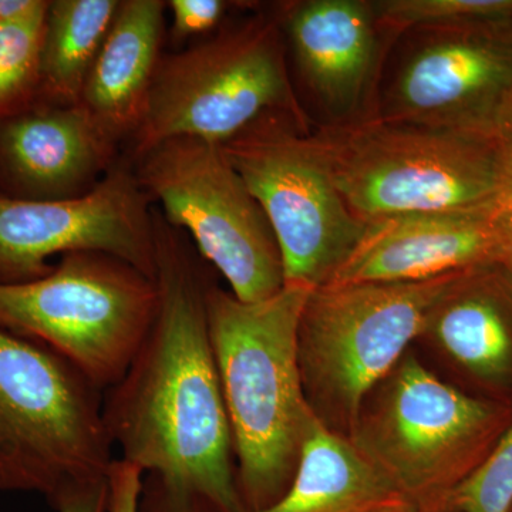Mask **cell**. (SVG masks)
<instances>
[{
	"instance_id": "1",
	"label": "cell",
	"mask_w": 512,
	"mask_h": 512,
	"mask_svg": "<svg viewBox=\"0 0 512 512\" xmlns=\"http://www.w3.org/2000/svg\"><path fill=\"white\" fill-rule=\"evenodd\" d=\"M156 318L126 375L103 394V419L121 460L197 494L221 512H247L212 350L200 262L183 232L154 210Z\"/></svg>"
},
{
	"instance_id": "2",
	"label": "cell",
	"mask_w": 512,
	"mask_h": 512,
	"mask_svg": "<svg viewBox=\"0 0 512 512\" xmlns=\"http://www.w3.org/2000/svg\"><path fill=\"white\" fill-rule=\"evenodd\" d=\"M313 288L285 284L258 302H242L211 285L207 293L212 350L247 512L281 500L298 467L315 413L303 389L298 332Z\"/></svg>"
},
{
	"instance_id": "3",
	"label": "cell",
	"mask_w": 512,
	"mask_h": 512,
	"mask_svg": "<svg viewBox=\"0 0 512 512\" xmlns=\"http://www.w3.org/2000/svg\"><path fill=\"white\" fill-rule=\"evenodd\" d=\"M350 211L369 222L467 211L503 198L512 138L372 116L309 131Z\"/></svg>"
},
{
	"instance_id": "4",
	"label": "cell",
	"mask_w": 512,
	"mask_h": 512,
	"mask_svg": "<svg viewBox=\"0 0 512 512\" xmlns=\"http://www.w3.org/2000/svg\"><path fill=\"white\" fill-rule=\"evenodd\" d=\"M113 447L101 390L53 350L0 329V493L55 504L106 480Z\"/></svg>"
},
{
	"instance_id": "5",
	"label": "cell",
	"mask_w": 512,
	"mask_h": 512,
	"mask_svg": "<svg viewBox=\"0 0 512 512\" xmlns=\"http://www.w3.org/2000/svg\"><path fill=\"white\" fill-rule=\"evenodd\" d=\"M467 271V269H466ZM313 288L299 322L303 389L315 416L349 437L369 394L423 338L458 276Z\"/></svg>"
},
{
	"instance_id": "6",
	"label": "cell",
	"mask_w": 512,
	"mask_h": 512,
	"mask_svg": "<svg viewBox=\"0 0 512 512\" xmlns=\"http://www.w3.org/2000/svg\"><path fill=\"white\" fill-rule=\"evenodd\" d=\"M269 114L308 128L289 79L278 15H256L161 56L143 120L130 138L131 160L171 138L222 144Z\"/></svg>"
},
{
	"instance_id": "7",
	"label": "cell",
	"mask_w": 512,
	"mask_h": 512,
	"mask_svg": "<svg viewBox=\"0 0 512 512\" xmlns=\"http://www.w3.org/2000/svg\"><path fill=\"white\" fill-rule=\"evenodd\" d=\"M158 305L156 279L116 256L72 252L26 284H0V329L53 350L101 392L126 375Z\"/></svg>"
},
{
	"instance_id": "8",
	"label": "cell",
	"mask_w": 512,
	"mask_h": 512,
	"mask_svg": "<svg viewBox=\"0 0 512 512\" xmlns=\"http://www.w3.org/2000/svg\"><path fill=\"white\" fill-rule=\"evenodd\" d=\"M497 404L444 383L413 355L373 390L349 439L417 507L444 500L505 431Z\"/></svg>"
},
{
	"instance_id": "9",
	"label": "cell",
	"mask_w": 512,
	"mask_h": 512,
	"mask_svg": "<svg viewBox=\"0 0 512 512\" xmlns=\"http://www.w3.org/2000/svg\"><path fill=\"white\" fill-rule=\"evenodd\" d=\"M134 164L138 184L150 200L160 202L164 220L190 235L235 298L258 302L284 288L271 224L221 144L171 138Z\"/></svg>"
},
{
	"instance_id": "10",
	"label": "cell",
	"mask_w": 512,
	"mask_h": 512,
	"mask_svg": "<svg viewBox=\"0 0 512 512\" xmlns=\"http://www.w3.org/2000/svg\"><path fill=\"white\" fill-rule=\"evenodd\" d=\"M221 146L271 224L285 284H328L367 224L343 200L309 128L284 114H269Z\"/></svg>"
},
{
	"instance_id": "11",
	"label": "cell",
	"mask_w": 512,
	"mask_h": 512,
	"mask_svg": "<svg viewBox=\"0 0 512 512\" xmlns=\"http://www.w3.org/2000/svg\"><path fill=\"white\" fill-rule=\"evenodd\" d=\"M407 33L375 116L512 138V20Z\"/></svg>"
},
{
	"instance_id": "12",
	"label": "cell",
	"mask_w": 512,
	"mask_h": 512,
	"mask_svg": "<svg viewBox=\"0 0 512 512\" xmlns=\"http://www.w3.org/2000/svg\"><path fill=\"white\" fill-rule=\"evenodd\" d=\"M72 252L116 256L156 278L154 210L133 168L114 165L93 190L67 200L0 194V284L43 278L50 258Z\"/></svg>"
},
{
	"instance_id": "13",
	"label": "cell",
	"mask_w": 512,
	"mask_h": 512,
	"mask_svg": "<svg viewBox=\"0 0 512 512\" xmlns=\"http://www.w3.org/2000/svg\"><path fill=\"white\" fill-rule=\"evenodd\" d=\"M512 259V222L500 201L467 211L397 215L369 222L328 284L424 281Z\"/></svg>"
},
{
	"instance_id": "14",
	"label": "cell",
	"mask_w": 512,
	"mask_h": 512,
	"mask_svg": "<svg viewBox=\"0 0 512 512\" xmlns=\"http://www.w3.org/2000/svg\"><path fill=\"white\" fill-rule=\"evenodd\" d=\"M278 19L303 82L333 117L329 124L372 117L366 107L387 42L373 2H289Z\"/></svg>"
},
{
	"instance_id": "15",
	"label": "cell",
	"mask_w": 512,
	"mask_h": 512,
	"mask_svg": "<svg viewBox=\"0 0 512 512\" xmlns=\"http://www.w3.org/2000/svg\"><path fill=\"white\" fill-rule=\"evenodd\" d=\"M117 147L79 104L35 103L0 120V194L29 201L80 197L116 165Z\"/></svg>"
},
{
	"instance_id": "16",
	"label": "cell",
	"mask_w": 512,
	"mask_h": 512,
	"mask_svg": "<svg viewBox=\"0 0 512 512\" xmlns=\"http://www.w3.org/2000/svg\"><path fill=\"white\" fill-rule=\"evenodd\" d=\"M167 3L124 0L86 84L79 106L96 126L120 144L143 120L160 63Z\"/></svg>"
},
{
	"instance_id": "17",
	"label": "cell",
	"mask_w": 512,
	"mask_h": 512,
	"mask_svg": "<svg viewBox=\"0 0 512 512\" xmlns=\"http://www.w3.org/2000/svg\"><path fill=\"white\" fill-rule=\"evenodd\" d=\"M423 338L478 379H511L512 259L458 276L434 309Z\"/></svg>"
},
{
	"instance_id": "18",
	"label": "cell",
	"mask_w": 512,
	"mask_h": 512,
	"mask_svg": "<svg viewBox=\"0 0 512 512\" xmlns=\"http://www.w3.org/2000/svg\"><path fill=\"white\" fill-rule=\"evenodd\" d=\"M409 501L353 444L316 417L281 500L259 512H384Z\"/></svg>"
},
{
	"instance_id": "19",
	"label": "cell",
	"mask_w": 512,
	"mask_h": 512,
	"mask_svg": "<svg viewBox=\"0 0 512 512\" xmlns=\"http://www.w3.org/2000/svg\"><path fill=\"white\" fill-rule=\"evenodd\" d=\"M119 5L117 0L50 2L43 30L36 103L79 104Z\"/></svg>"
},
{
	"instance_id": "20",
	"label": "cell",
	"mask_w": 512,
	"mask_h": 512,
	"mask_svg": "<svg viewBox=\"0 0 512 512\" xmlns=\"http://www.w3.org/2000/svg\"><path fill=\"white\" fill-rule=\"evenodd\" d=\"M373 10L390 39L420 28L512 20V0H377Z\"/></svg>"
},
{
	"instance_id": "21",
	"label": "cell",
	"mask_w": 512,
	"mask_h": 512,
	"mask_svg": "<svg viewBox=\"0 0 512 512\" xmlns=\"http://www.w3.org/2000/svg\"><path fill=\"white\" fill-rule=\"evenodd\" d=\"M45 22L0 25V120L37 101Z\"/></svg>"
},
{
	"instance_id": "22",
	"label": "cell",
	"mask_w": 512,
	"mask_h": 512,
	"mask_svg": "<svg viewBox=\"0 0 512 512\" xmlns=\"http://www.w3.org/2000/svg\"><path fill=\"white\" fill-rule=\"evenodd\" d=\"M446 501L458 512H511L512 424Z\"/></svg>"
},
{
	"instance_id": "23",
	"label": "cell",
	"mask_w": 512,
	"mask_h": 512,
	"mask_svg": "<svg viewBox=\"0 0 512 512\" xmlns=\"http://www.w3.org/2000/svg\"><path fill=\"white\" fill-rule=\"evenodd\" d=\"M171 33L177 40L207 35L220 26L231 3L224 0H170Z\"/></svg>"
},
{
	"instance_id": "24",
	"label": "cell",
	"mask_w": 512,
	"mask_h": 512,
	"mask_svg": "<svg viewBox=\"0 0 512 512\" xmlns=\"http://www.w3.org/2000/svg\"><path fill=\"white\" fill-rule=\"evenodd\" d=\"M140 512H221L197 494L174 490L157 480L144 478L143 493L140 498Z\"/></svg>"
},
{
	"instance_id": "25",
	"label": "cell",
	"mask_w": 512,
	"mask_h": 512,
	"mask_svg": "<svg viewBox=\"0 0 512 512\" xmlns=\"http://www.w3.org/2000/svg\"><path fill=\"white\" fill-rule=\"evenodd\" d=\"M107 512H140L144 471L134 464L116 458L109 471Z\"/></svg>"
},
{
	"instance_id": "26",
	"label": "cell",
	"mask_w": 512,
	"mask_h": 512,
	"mask_svg": "<svg viewBox=\"0 0 512 512\" xmlns=\"http://www.w3.org/2000/svg\"><path fill=\"white\" fill-rule=\"evenodd\" d=\"M107 478L74 488L62 495L52 507L57 512H107V500H109Z\"/></svg>"
},
{
	"instance_id": "27",
	"label": "cell",
	"mask_w": 512,
	"mask_h": 512,
	"mask_svg": "<svg viewBox=\"0 0 512 512\" xmlns=\"http://www.w3.org/2000/svg\"><path fill=\"white\" fill-rule=\"evenodd\" d=\"M49 5L47 0H0V25L42 22Z\"/></svg>"
},
{
	"instance_id": "28",
	"label": "cell",
	"mask_w": 512,
	"mask_h": 512,
	"mask_svg": "<svg viewBox=\"0 0 512 512\" xmlns=\"http://www.w3.org/2000/svg\"><path fill=\"white\" fill-rule=\"evenodd\" d=\"M419 512H458L447 503L446 498L439 501V503L426 505V507H419Z\"/></svg>"
},
{
	"instance_id": "29",
	"label": "cell",
	"mask_w": 512,
	"mask_h": 512,
	"mask_svg": "<svg viewBox=\"0 0 512 512\" xmlns=\"http://www.w3.org/2000/svg\"><path fill=\"white\" fill-rule=\"evenodd\" d=\"M505 198H507L508 208H510L512 222V148L510 156V164H508L507 185H505Z\"/></svg>"
},
{
	"instance_id": "30",
	"label": "cell",
	"mask_w": 512,
	"mask_h": 512,
	"mask_svg": "<svg viewBox=\"0 0 512 512\" xmlns=\"http://www.w3.org/2000/svg\"><path fill=\"white\" fill-rule=\"evenodd\" d=\"M384 512H419V507L412 501H403V503L393 505L392 508Z\"/></svg>"
},
{
	"instance_id": "31",
	"label": "cell",
	"mask_w": 512,
	"mask_h": 512,
	"mask_svg": "<svg viewBox=\"0 0 512 512\" xmlns=\"http://www.w3.org/2000/svg\"><path fill=\"white\" fill-rule=\"evenodd\" d=\"M511 512H512V510H511Z\"/></svg>"
}]
</instances>
